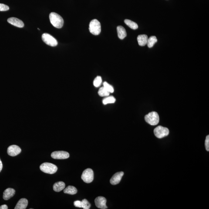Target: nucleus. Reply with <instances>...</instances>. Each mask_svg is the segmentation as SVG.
Here are the masks:
<instances>
[{
	"instance_id": "dca6fc26",
	"label": "nucleus",
	"mask_w": 209,
	"mask_h": 209,
	"mask_svg": "<svg viewBox=\"0 0 209 209\" xmlns=\"http://www.w3.org/2000/svg\"><path fill=\"white\" fill-rule=\"evenodd\" d=\"M117 32L118 36L120 39L123 40L127 36V33L124 27L121 26H117Z\"/></svg>"
},
{
	"instance_id": "a878e982",
	"label": "nucleus",
	"mask_w": 209,
	"mask_h": 209,
	"mask_svg": "<svg viewBox=\"0 0 209 209\" xmlns=\"http://www.w3.org/2000/svg\"><path fill=\"white\" fill-rule=\"evenodd\" d=\"M9 7L5 4H0V11H7L9 10Z\"/></svg>"
},
{
	"instance_id": "5701e85b",
	"label": "nucleus",
	"mask_w": 209,
	"mask_h": 209,
	"mask_svg": "<svg viewBox=\"0 0 209 209\" xmlns=\"http://www.w3.org/2000/svg\"><path fill=\"white\" fill-rule=\"evenodd\" d=\"M102 80L101 77L97 76L93 81V84L95 87L98 88L101 85Z\"/></svg>"
},
{
	"instance_id": "393cba45",
	"label": "nucleus",
	"mask_w": 209,
	"mask_h": 209,
	"mask_svg": "<svg viewBox=\"0 0 209 209\" xmlns=\"http://www.w3.org/2000/svg\"><path fill=\"white\" fill-rule=\"evenodd\" d=\"M82 207L84 209H89L91 207V204L86 199H84L82 201Z\"/></svg>"
},
{
	"instance_id": "4468645a",
	"label": "nucleus",
	"mask_w": 209,
	"mask_h": 209,
	"mask_svg": "<svg viewBox=\"0 0 209 209\" xmlns=\"http://www.w3.org/2000/svg\"><path fill=\"white\" fill-rule=\"evenodd\" d=\"M28 204V201L25 198L20 199L17 203L15 209H25L26 208Z\"/></svg>"
},
{
	"instance_id": "c756f323",
	"label": "nucleus",
	"mask_w": 209,
	"mask_h": 209,
	"mask_svg": "<svg viewBox=\"0 0 209 209\" xmlns=\"http://www.w3.org/2000/svg\"><path fill=\"white\" fill-rule=\"evenodd\" d=\"M2 167L3 166L2 161H1V159H0V172L1 171V170H2Z\"/></svg>"
},
{
	"instance_id": "a211bd4d",
	"label": "nucleus",
	"mask_w": 209,
	"mask_h": 209,
	"mask_svg": "<svg viewBox=\"0 0 209 209\" xmlns=\"http://www.w3.org/2000/svg\"><path fill=\"white\" fill-rule=\"evenodd\" d=\"M64 192L66 194L74 195L76 194L77 190L74 186H69L64 190Z\"/></svg>"
},
{
	"instance_id": "bb28decb",
	"label": "nucleus",
	"mask_w": 209,
	"mask_h": 209,
	"mask_svg": "<svg viewBox=\"0 0 209 209\" xmlns=\"http://www.w3.org/2000/svg\"><path fill=\"white\" fill-rule=\"evenodd\" d=\"M205 146L206 150L207 151H209V136L207 135L206 137L205 141Z\"/></svg>"
},
{
	"instance_id": "6ab92c4d",
	"label": "nucleus",
	"mask_w": 209,
	"mask_h": 209,
	"mask_svg": "<svg viewBox=\"0 0 209 209\" xmlns=\"http://www.w3.org/2000/svg\"><path fill=\"white\" fill-rule=\"evenodd\" d=\"M116 101V99L114 96H108L104 98L102 100V103L104 105H106L108 104L114 103Z\"/></svg>"
},
{
	"instance_id": "f257e3e1",
	"label": "nucleus",
	"mask_w": 209,
	"mask_h": 209,
	"mask_svg": "<svg viewBox=\"0 0 209 209\" xmlns=\"http://www.w3.org/2000/svg\"><path fill=\"white\" fill-rule=\"evenodd\" d=\"M49 19L51 23L55 27L61 28L63 26L64 20L59 14L55 12H51L49 15Z\"/></svg>"
},
{
	"instance_id": "ddd939ff",
	"label": "nucleus",
	"mask_w": 209,
	"mask_h": 209,
	"mask_svg": "<svg viewBox=\"0 0 209 209\" xmlns=\"http://www.w3.org/2000/svg\"><path fill=\"white\" fill-rule=\"evenodd\" d=\"M15 190L13 189L9 188L4 190L3 193V199L8 200L12 197L15 194Z\"/></svg>"
},
{
	"instance_id": "412c9836",
	"label": "nucleus",
	"mask_w": 209,
	"mask_h": 209,
	"mask_svg": "<svg viewBox=\"0 0 209 209\" xmlns=\"http://www.w3.org/2000/svg\"><path fill=\"white\" fill-rule=\"evenodd\" d=\"M157 42V39L155 36H152L148 38L147 45L149 48L152 47Z\"/></svg>"
},
{
	"instance_id": "39448f33",
	"label": "nucleus",
	"mask_w": 209,
	"mask_h": 209,
	"mask_svg": "<svg viewBox=\"0 0 209 209\" xmlns=\"http://www.w3.org/2000/svg\"><path fill=\"white\" fill-rule=\"evenodd\" d=\"M154 133L156 137L161 139L168 135L169 131L167 128L160 126L155 129Z\"/></svg>"
},
{
	"instance_id": "4be33fe9",
	"label": "nucleus",
	"mask_w": 209,
	"mask_h": 209,
	"mask_svg": "<svg viewBox=\"0 0 209 209\" xmlns=\"http://www.w3.org/2000/svg\"><path fill=\"white\" fill-rule=\"evenodd\" d=\"M110 94L103 86L101 87L98 91V94L101 97H106L109 96Z\"/></svg>"
},
{
	"instance_id": "9d476101",
	"label": "nucleus",
	"mask_w": 209,
	"mask_h": 209,
	"mask_svg": "<svg viewBox=\"0 0 209 209\" xmlns=\"http://www.w3.org/2000/svg\"><path fill=\"white\" fill-rule=\"evenodd\" d=\"M21 152V149L19 146L16 145H12L8 148L7 153L9 155L15 156L19 155Z\"/></svg>"
},
{
	"instance_id": "cd10ccee",
	"label": "nucleus",
	"mask_w": 209,
	"mask_h": 209,
	"mask_svg": "<svg viewBox=\"0 0 209 209\" xmlns=\"http://www.w3.org/2000/svg\"><path fill=\"white\" fill-rule=\"evenodd\" d=\"M74 205L75 207H82V201H76L74 202Z\"/></svg>"
},
{
	"instance_id": "20e7f679",
	"label": "nucleus",
	"mask_w": 209,
	"mask_h": 209,
	"mask_svg": "<svg viewBox=\"0 0 209 209\" xmlns=\"http://www.w3.org/2000/svg\"><path fill=\"white\" fill-rule=\"evenodd\" d=\"M40 169L41 171L48 174H54L57 170V167L54 164L50 163H44L41 165Z\"/></svg>"
},
{
	"instance_id": "aec40b11",
	"label": "nucleus",
	"mask_w": 209,
	"mask_h": 209,
	"mask_svg": "<svg viewBox=\"0 0 209 209\" xmlns=\"http://www.w3.org/2000/svg\"><path fill=\"white\" fill-rule=\"evenodd\" d=\"M124 23L126 25L133 30H136L138 28L137 24L129 19H125Z\"/></svg>"
},
{
	"instance_id": "1a4fd4ad",
	"label": "nucleus",
	"mask_w": 209,
	"mask_h": 209,
	"mask_svg": "<svg viewBox=\"0 0 209 209\" xmlns=\"http://www.w3.org/2000/svg\"><path fill=\"white\" fill-rule=\"evenodd\" d=\"M106 200L105 197H96L95 200V205L98 208L102 209L107 208L106 203Z\"/></svg>"
},
{
	"instance_id": "7ed1b4c3",
	"label": "nucleus",
	"mask_w": 209,
	"mask_h": 209,
	"mask_svg": "<svg viewBox=\"0 0 209 209\" xmlns=\"http://www.w3.org/2000/svg\"><path fill=\"white\" fill-rule=\"evenodd\" d=\"M89 30L91 33L93 35H99L101 31L100 22L96 19L92 20L89 23Z\"/></svg>"
},
{
	"instance_id": "6e6552de",
	"label": "nucleus",
	"mask_w": 209,
	"mask_h": 209,
	"mask_svg": "<svg viewBox=\"0 0 209 209\" xmlns=\"http://www.w3.org/2000/svg\"><path fill=\"white\" fill-rule=\"evenodd\" d=\"M51 156L52 158L55 159H65L69 157V154L66 152L55 151L53 152Z\"/></svg>"
},
{
	"instance_id": "423d86ee",
	"label": "nucleus",
	"mask_w": 209,
	"mask_h": 209,
	"mask_svg": "<svg viewBox=\"0 0 209 209\" xmlns=\"http://www.w3.org/2000/svg\"><path fill=\"white\" fill-rule=\"evenodd\" d=\"M42 39L46 44L51 47H55L58 44L57 41L50 34L45 33L42 35Z\"/></svg>"
},
{
	"instance_id": "0eeeda50",
	"label": "nucleus",
	"mask_w": 209,
	"mask_h": 209,
	"mask_svg": "<svg viewBox=\"0 0 209 209\" xmlns=\"http://www.w3.org/2000/svg\"><path fill=\"white\" fill-rule=\"evenodd\" d=\"M82 179L84 182L86 183H90L93 181L94 173L93 170L91 169H87L82 172Z\"/></svg>"
},
{
	"instance_id": "f8f14e48",
	"label": "nucleus",
	"mask_w": 209,
	"mask_h": 209,
	"mask_svg": "<svg viewBox=\"0 0 209 209\" xmlns=\"http://www.w3.org/2000/svg\"><path fill=\"white\" fill-rule=\"evenodd\" d=\"M8 22L11 25L15 26L17 27L23 28L24 26L23 22L21 20L14 17L9 18Z\"/></svg>"
},
{
	"instance_id": "2eb2a0df",
	"label": "nucleus",
	"mask_w": 209,
	"mask_h": 209,
	"mask_svg": "<svg viewBox=\"0 0 209 209\" xmlns=\"http://www.w3.org/2000/svg\"><path fill=\"white\" fill-rule=\"evenodd\" d=\"M137 40L140 46H144L147 44L148 37L146 35H139L138 37Z\"/></svg>"
},
{
	"instance_id": "f03ea898",
	"label": "nucleus",
	"mask_w": 209,
	"mask_h": 209,
	"mask_svg": "<svg viewBox=\"0 0 209 209\" xmlns=\"http://www.w3.org/2000/svg\"><path fill=\"white\" fill-rule=\"evenodd\" d=\"M145 119L146 123L152 126H155L159 123V115L156 112H150L148 114L146 115Z\"/></svg>"
},
{
	"instance_id": "b1692460",
	"label": "nucleus",
	"mask_w": 209,
	"mask_h": 209,
	"mask_svg": "<svg viewBox=\"0 0 209 209\" xmlns=\"http://www.w3.org/2000/svg\"><path fill=\"white\" fill-rule=\"evenodd\" d=\"M103 86L105 89L110 93H113L114 92V89L113 87L109 84L107 82H104L103 83Z\"/></svg>"
},
{
	"instance_id": "c85d7f7f",
	"label": "nucleus",
	"mask_w": 209,
	"mask_h": 209,
	"mask_svg": "<svg viewBox=\"0 0 209 209\" xmlns=\"http://www.w3.org/2000/svg\"><path fill=\"white\" fill-rule=\"evenodd\" d=\"M8 207L6 204H4L0 207V209H8Z\"/></svg>"
},
{
	"instance_id": "9b49d317",
	"label": "nucleus",
	"mask_w": 209,
	"mask_h": 209,
	"mask_svg": "<svg viewBox=\"0 0 209 209\" xmlns=\"http://www.w3.org/2000/svg\"><path fill=\"white\" fill-rule=\"evenodd\" d=\"M124 174V173L123 172H118L115 173L110 179V183L111 184L113 185L118 184L121 180Z\"/></svg>"
},
{
	"instance_id": "f3484780",
	"label": "nucleus",
	"mask_w": 209,
	"mask_h": 209,
	"mask_svg": "<svg viewBox=\"0 0 209 209\" xmlns=\"http://www.w3.org/2000/svg\"><path fill=\"white\" fill-rule=\"evenodd\" d=\"M65 187V183L63 182L60 181L57 182L54 184L53 186V190L57 192L61 191L63 190Z\"/></svg>"
}]
</instances>
